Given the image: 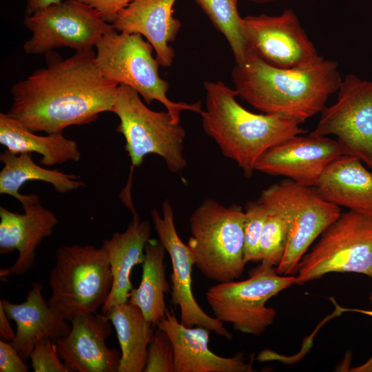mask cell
<instances>
[{"mask_svg":"<svg viewBox=\"0 0 372 372\" xmlns=\"http://www.w3.org/2000/svg\"><path fill=\"white\" fill-rule=\"evenodd\" d=\"M45 56V67L12 85L9 116L34 132L54 134L111 112L118 84L102 74L94 50L64 59L53 51Z\"/></svg>","mask_w":372,"mask_h":372,"instance_id":"1","label":"cell"},{"mask_svg":"<svg viewBox=\"0 0 372 372\" xmlns=\"http://www.w3.org/2000/svg\"><path fill=\"white\" fill-rule=\"evenodd\" d=\"M231 77L238 96L254 108L301 123L321 113L342 80L338 63L332 60L282 68L253 56L243 65L236 64Z\"/></svg>","mask_w":372,"mask_h":372,"instance_id":"2","label":"cell"},{"mask_svg":"<svg viewBox=\"0 0 372 372\" xmlns=\"http://www.w3.org/2000/svg\"><path fill=\"white\" fill-rule=\"evenodd\" d=\"M204 88L205 110L200 114L203 128L247 178L252 176L256 162L268 149L306 133L301 123L294 118L248 111L236 101V90L221 81H205Z\"/></svg>","mask_w":372,"mask_h":372,"instance_id":"3","label":"cell"},{"mask_svg":"<svg viewBox=\"0 0 372 372\" xmlns=\"http://www.w3.org/2000/svg\"><path fill=\"white\" fill-rule=\"evenodd\" d=\"M245 220L240 205L225 207L213 199H206L192 212L187 245L206 278L225 282L242 276L247 264Z\"/></svg>","mask_w":372,"mask_h":372,"instance_id":"4","label":"cell"},{"mask_svg":"<svg viewBox=\"0 0 372 372\" xmlns=\"http://www.w3.org/2000/svg\"><path fill=\"white\" fill-rule=\"evenodd\" d=\"M49 305L66 320L96 313L105 303L113 278L105 249L94 245H66L55 252L48 277Z\"/></svg>","mask_w":372,"mask_h":372,"instance_id":"5","label":"cell"},{"mask_svg":"<svg viewBox=\"0 0 372 372\" xmlns=\"http://www.w3.org/2000/svg\"><path fill=\"white\" fill-rule=\"evenodd\" d=\"M95 47L96 64L104 77L132 87L147 104L158 101L174 123H180L183 111H203L200 101L174 102L167 97L169 85L159 76L160 64L152 56L154 48L141 34L115 30L104 35Z\"/></svg>","mask_w":372,"mask_h":372,"instance_id":"6","label":"cell"},{"mask_svg":"<svg viewBox=\"0 0 372 372\" xmlns=\"http://www.w3.org/2000/svg\"><path fill=\"white\" fill-rule=\"evenodd\" d=\"M111 112L120 120L116 131L125 138L132 167L141 166L145 156L150 154L163 158L171 172L186 167L183 155L186 132L180 123L174 122L168 112L150 110L136 90L118 85Z\"/></svg>","mask_w":372,"mask_h":372,"instance_id":"7","label":"cell"},{"mask_svg":"<svg viewBox=\"0 0 372 372\" xmlns=\"http://www.w3.org/2000/svg\"><path fill=\"white\" fill-rule=\"evenodd\" d=\"M280 212L289 226L284 256L276 268L281 275L295 276L308 248L341 214L340 207L324 200L315 187L285 179L262 191L258 198Z\"/></svg>","mask_w":372,"mask_h":372,"instance_id":"8","label":"cell"},{"mask_svg":"<svg viewBox=\"0 0 372 372\" xmlns=\"http://www.w3.org/2000/svg\"><path fill=\"white\" fill-rule=\"evenodd\" d=\"M356 273L372 278V218L348 211L341 213L300 260L296 285L329 273Z\"/></svg>","mask_w":372,"mask_h":372,"instance_id":"9","label":"cell"},{"mask_svg":"<svg viewBox=\"0 0 372 372\" xmlns=\"http://www.w3.org/2000/svg\"><path fill=\"white\" fill-rule=\"evenodd\" d=\"M295 276L281 275L276 267L260 266L242 281L218 282L206 293V300L216 318L232 324L240 332L259 336L271 326L276 310L266 306L273 296L291 287Z\"/></svg>","mask_w":372,"mask_h":372,"instance_id":"10","label":"cell"},{"mask_svg":"<svg viewBox=\"0 0 372 372\" xmlns=\"http://www.w3.org/2000/svg\"><path fill=\"white\" fill-rule=\"evenodd\" d=\"M32 37L23 46L26 54H47L56 48L92 50L104 35L116 30L99 12L78 0H65L24 17Z\"/></svg>","mask_w":372,"mask_h":372,"instance_id":"11","label":"cell"},{"mask_svg":"<svg viewBox=\"0 0 372 372\" xmlns=\"http://www.w3.org/2000/svg\"><path fill=\"white\" fill-rule=\"evenodd\" d=\"M337 92L336 101L324 108L311 133L336 136L345 155L372 170V81L349 74Z\"/></svg>","mask_w":372,"mask_h":372,"instance_id":"12","label":"cell"},{"mask_svg":"<svg viewBox=\"0 0 372 372\" xmlns=\"http://www.w3.org/2000/svg\"><path fill=\"white\" fill-rule=\"evenodd\" d=\"M251 56L282 68H306L324 58L319 54L292 9L280 14L242 18Z\"/></svg>","mask_w":372,"mask_h":372,"instance_id":"13","label":"cell"},{"mask_svg":"<svg viewBox=\"0 0 372 372\" xmlns=\"http://www.w3.org/2000/svg\"><path fill=\"white\" fill-rule=\"evenodd\" d=\"M161 206L162 214L154 209L151 211V217L159 241L171 259V304L179 307L180 322L187 327H204L229 340H231L232 335L224 327L223 322L205 313L196 302L192 287L194 256L176 231L174 210L169 200H164Z\"/></svg>","mask_w":372,"mask_h":372,"instance_id":"14","label":"cell"},{"mask_svg":"<svg viewBox=\"0 0 372 372\" xmlns=\"http://www.w3.org/2000/svg\"><path fill=\"white\" fill-rule=\"evenodd\" d=\"M344 154L337 139L311 133L298 134L264 152L256 163L255 171L315 187L329 165Z\"/></svg>","mask_w":372,"mask_h":372,"instance_id":"15","label":"cell"},{"mask_svg":"<svg viewBox=\"0 0 372 372\" xmlns=\"http://www.w3.org/2000/svg\"><path fill=\"white\" fill-rule=\"evenodd\" d=\"M19 202L23 214L0 207V254H9L15 250L19 254L10 267L0 269L1 278L26 273L34 265L38 246L52 234L59 223L54 212L43 207L37 194H23Z\"/></svg>","mask_w":372,"mask_h":372,"instance_id":"16","label":"cell"},{"mask_svg":"<svg viewBox=\"0 0 372 372\" xmlns=\"http://www.w3.org/2000/svg\"><path fill=\"white\" fill-rule=\"evenodd\" d=\"M71 330L56 339L57 351L69 371L118 372L121 353L109 349L105 341L112 333L110 320L96 313L72 320Z\"/></svg>","mask_w":372,"mask_h":372,"instance_id":"17","label":"cell"},{"mask_svg":"<svg viewBox=\"0 0 372 372\" xmlns=\"http://www.w3.org/2000/svg\"><path fill=\"white\" fill-rule=\"evenodd\" d=\"M169 336L174 348V372H251V362L242 353L225 358L215 354L209 347V332L201 327H187L178 320L174 311H166L156 325Z\"/></svg>","mask_w":372,"mask_h":372,"instance_id":"18","label":"cell"},{"mask_svg":"<svg viewBox=\"0 0 372 372\" xmlns=\"http://www.w3.org/2000/svg\"><path fill=\"white\" fill-rule=\"evenodd\" d=\"M176 0H133L111 23L117 32L138 33L153 46L160 65L169 67L175 56L173 42L181 23L174 17Z\"/></svg>","mask_w":372,"mask_h":372,"instance_id":"19","label":"cell"},{"mask_svg":"<svg viewBox=\"0 0 372 372\" xmlns=\"http://www.w3.org/2000/svg\"><path fill=\"white\" fill-rule=\"evenodd\" d=\"M0 303L9 319L16 323V335L12 343L24 361L30 358L34 345L41 339L48 338L55 340L66 336L71 330L68 321L45 301L43 286L39 282L31 283L23 302L15 304L1 299Z\"/></svg>","mask_w":372,"mask_h":372,"instance_id":"20","label":"cell"},{"mask_svg":"<svg viewBox=\"0 0 372 372\" xmlns=\"http://www.w3.org/2000/svg\"><path fill=\"white\" fill-rule=\"evenodd\" d=\"M126 230L116 232L110 239L103 241L110 265L113 278L110 292L101 307V312L107 314L112 307L127 302L133 286L130 276L132 269L142 265L145 248L151 240V225L148 220H141L136 211Z\"/></svg>","mask_w":372,"mask_h":372,"instance_id":"21","label":"cell"},{"mask_svg":"<svg viewBox=\"0 0 372 372\" xmlns=\"http://www.w3.org/2000/svg\"><path fill=\"white\" fill-rule=\"evenodd\" d=\"M315 189L324 200L372 218V172L358 158L345 154L338 157Z\"/></svg>","mask_w":372,"mask_h":372,"instance_id":"22","label":"cell"},{"mask_svg":"<svg viewBox=\"0 0 372 372\" xmlns=\"http://www.w3.org/2000/svg\"><path fill=\"white\" fill-rule=\"evenodd\" d=\"M0 143L13 154L37 153L41 156L39 163L48 167L68 161L78 162L81 158L77 143L65 137L63 132L37 135L19 121L2 112Z\"/></svg>","mask_w":372,"mask_h":372,"instance_id":"23","label":"cell"},{"mask_svg":"<svg viewBox=\"0 0 372 372\" xmlns=\"http://www.w3.org/2000/svg\"><path fill=\"white\" fill-rule=\"evenodd\" d=\"M105 315L114 327L121 350L118 372L144 371L155 325L129 302L114 305Z\"/></svg>","mask_w":372,"mask_h":372,"instance_id":"24","label":"cell"},{"mask_svg":"<svg viewBox=\"0 0 372 372\" xmlns=\"http://www.w3.org/2000/svg\"><path fill=\"white\" fill-rule=\"evenodd\" d=\"M3 167L0 172V194L11 196L18 201L23 184L31 180L43 181L52 185L54 190L65 194L85 187L81 176L58 170L48 169L36 164L32 153L13 154L8 150L0 154Z\"/></svg>","mask_w":372,"mask_h":372,"instance_id":"25","label":"cell"},{"mask_svg":"<svg viewBox=\"0 0 372 372\" xmlns=\"http://www.w3.org/2000/svg\"><path fill=\"white\" fill-rule=\"evenodd\" d=\"M165 252L159 240H150L147 243L141 282L129 294L128 302L140 308L146 320L155 326L167 310L165 296L169 285L165 274Z\"/></svg>","mask_w":372,"mask_h":372,"instance_id":"26","label":"cell"},{"mask_svg":"<svg viewBox=\"0 0 372 372\" xmlns=\"http://www.w3.org/2000/svg\"><path fill=\"white\" fill-rule=\"evenodd\" d=\"M238 1L195 0L214 26L226 38L236 65H243L251 56L242 32Z\"/></svg>","mask_w":372,"mask_h":372,"instance_id":"27","label":"cell"},{"mask_svg":"<svg viewBox=\"0 0 372 372\" xmlns=\"http://www.w3.org/2000/svg\"><path fill=\"white\" fill-rule=\"evenodd\" d=\"M265 205L267 209V216L260 240L261 264L276 268L286 251L289 226L280 212Z\"/></svg>","mask_w":372,"mask_h":372,"instance_id":"28","label":"cell"},{"mask_svg":"<svg viewBox=\"0 0 372 372\" xmlns=\"http://www.w3.org/2000/svg\"><path fill=\"white\" fill-rule=\"evenodd\" d=\"M245 261H261L260 240L267 216V209L259 199L249 201L245 206Z\"/></svg>","mask_w":372,"mask_h":372,"instance_id":"29","label":"cell"},{"mask_svg":"<svg viewBox=\"0 0 372 372\" xmlns=\"http://www.w3.org/2000/svg\"><path fill=\"white\" fill-rule=\"evenodd\" d=\"M174 348L168 334L157 327L147 348L145 372H174Z\"/></svg>","mask_w":372,"mask_h":372,"instance_id":"30","label":"cell"},{"mask_svg":"<svg viewBox=\"0 0 372 372\" xmlns=\"http://www.w3.org/2000/svg\"><path fill=\"white\" fill-rule=\"evenodd\" d=\"M30 358L34 372H70L60 360L54 340L43 338L34 345Z\"/></svg>","mask_w":372,"mask_h":372,"instance_id":"31","label":"cell"},{"mask_svg":"<svg viewBox=\"0 0 372 372\" xmlns=\"http://www.w3.org/2000/svg\"><path fill=\"white\" fill-rule=\"evenodd\" d=\"M12 342L0 340V372H27L25 364Z\"/></svg>","mask_w":372,"mask_h":372,"instance_id":"32","label":"cell"},{"mask_svg":"<svg viewBox=\"0 0 372 372\" xmlns=\"http://www.w3.org/2000/svg\"><path fill=\"white\" fill-rule=\"evenodd\" d=\"M95 9L102 19L111 24L118 13L133 0H78Z\"/></svg>","mask_w":372,"mask_h":372,"instance_id":"33","label":"cell"},{"mask_svg":"<svg viewBox=\"0 0 372 372\" xmlns=\"http://www.w3.org/2000/svg\"><path fill=\"white\" fill-rule=\"evenodd\" d=\"M9 320V318L0 303V338L4 341L12 342L15 338L16 332L12 329Z\"/></svg>","mask_w":372,"mask_h":372,"instance_id":"34","label":"cell"},{"mask_svg":"<svg viewBox=\"0 0 372 372\" xmlns=\"http://www.w3.org/2000/svg\"><path fill=\"white\" fill-rule=\"evenodd\" d=\"M342 311H354L372 317V310L362 309H342ZM351 372H372V355L364 363L359 366L351 368Z\"/></svg>","mask_w":372,"mask_h":372,"instance_id":"35","label":"cell"},{"mask_svg":"<svg viewBox=\"0 0 372 372\" xmlns=\"http://www.w3.org/2000/svg\"><path fill=\"white\" fill-rule=\"evenodd\" d=\"M62 0H26L24 17L30 16L35 11L61 2Z\"/></svg>","mask_w":372,"mask_h":372,"instance_id":"36","label":"cell"},{"mask_svg":"<svg viewBox=\"0 0 372 372\" xmlns=\"http://www.w3.org/2000/svg\"><path fill=\"white\" fill-rule=\"evenodd\" d=\"M249 1L254 2V3H265L273 2V1H276L277 0H249Z\"/></svg>","mask_w":372,"mask_h":372,"instance_id":"37","label":"cell"},{"mask_svg":"<svg viewBox=\"0 0 372 372\" xmlns=\"http://www.w3.org/2000/svg\"><path fill=\"white\" fill-rule=\"evenodd\" d=\"M369 300L372 302V291L371 292L369 298Z\"/></svg>","mask_w":372,"mask_h":372,"instance_id":"38","label":"cell"}]
</instances>
